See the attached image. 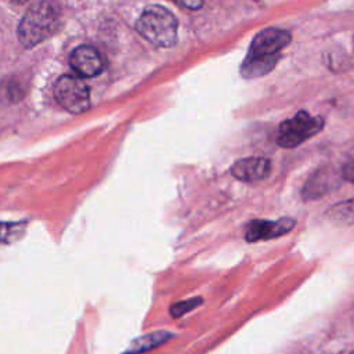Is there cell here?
Masks as SVG:
<instances>
[{
    "label": "cell",
    "instance_id": "15",
    "mask_svg": "<svg viewBox=\"0 0 354 354\" xmlns=\"http://www.w3.org/2000/svg\"><path fill=\"white\" fill-rule=\"evenodd\" d=\"M173 1L188 10H198L203 4V0H173Z\"/></svg>",
    "mask_w": 354,
    "mask_h": 354
},
{
    "label": "cell",
    "instance_id": "9",
    "mask_svg": "<svg viewBox=\"0 0 354 354\" xmlns=\"http://www.w3.org/2000/svg\"><path fill=\"white\" fill-rule=\"evenodd\" d=\"M340 176H343V173ZM340 176L333 169H322L315 171L306 183L303 188V196L306 199H315L325 195L340 184Z\"/></svg>",
    "mask_w": 354,
    "mask_h": 354
},
{
    "label": "cell",
    "instance_id": "5",
    "mask_svg": "<svg viewBox=\"0 0 354 354\" xmlns=\"http://www.w3.org/2000/svg\"><path fill=\"white\" fill-rule=\"evenodd\" d=\"M290 43V33L285 29L267 28L259 32L248 51L252 57H274Z\"/></svg>",
    "mask_w": 354,
    "mask_h": 354
},
{
    "label": "cell",
    "instance_id": "8",
    "mask_svg": "<svg viewBox=\"0 0 354 354\" xmlns=\"http://www.w3.org/2000/svg\"><path fill=\"white\" fill-rule=\"evenodd\" d=\"M270 170H271L270 160L260 156L239 159L231 167L232 176L246 183H254L266 178Z\"/></svg>",
    "mask_w": 354,
    "mask_h": 354
},
{
    "label": "cell",
    "instance_id": "14",
    "mask_svg": "<svg viewBox=\"0 0 354 354\" xmlns=\"http://www.w3.org/2000/svg\"><path fill=\"white\" fill-rule=\"evenodd\" d=\"M21 225L18 224H8V223H0V243L8 242L12 238L17 236V231Z\"/></svg>",
    "mask_w": 354,
    "mask_h": 354
},
{
    "label": "cell",
    "instance_id": "1",
    "mask_svg": "<svg viewBox=\"0 0 354 354\" xmlns=\"http://www.w3.org/2000/svg\"><path fill=\"white\" fill-rule=\"evenodd\" d=\"M59 26V12L50 1L33 4L18 26V39L26 48H32L48 39Z\"/></svg>",
    "mask_w": 354,
    "mask_h": 354
},
{
    "label": "cell",
    "instance_id": "3",
    "mask_svg": "<svg viewBox=\"0 0 354 354\" xmlns=\"http://www.w3.org/2000/svg\"><path fill=\"white\" fill-rule=\"evenodd\" d=\"M322 127L324 119L321 116H311L306 111H300L279 124L277 144L282 148H295L319 133Z\"/></svg>",
    "mask_w": 354,
    "mask_h": 354
},
{
    "label": "cell",
    "instance_id": "17",
    "mask_svg": "<svg viewBox=\"0 0 354 354\" xmlns=\"http://www.w3.org/2000/svg\"><path fill=\"white\" fill-rule=\"evenodd\" d=\"M14 3H19V4H22V3H26L28 0H12Z\"/></svg>",
    "mask_w": 354,
    "mask_h": 354
},
{
    "label": "cell",
    "instance_id": "10",
    "mask_svg": "<svg viewBox=\"0 0 354 354\" xmlns=\"http://www.w3.org/2000/svg\"><path fill=\"white\" fill-rule=\"evenodd\" d=\"M278 62V55L274 57H252L246 55V58L242 62L241 73L246 79L260 77L266 73H268Z\"/></svg>",
    "mask_w": 354,
    "mask_h": 354
},
{
    "label": "cell",
    "instance_id": "13",
    "mask_svg": "<svg viewBox=\"0 0 354 354\" xmlns=\"http://www.w3.org/2000/svg\"><path fill=\"white\" fill-rule=\"evenodd\" d=\"M201 304H202V297H194V299H188L184 301H178L170 307V314L177 318V317H181V315L189 313L191 310L196 308Z\"/></svg>",
    "mask_w": 354,
    "mask_h": 354
},
{
    "label": "cell",
    "instance_id": "12",
    "mask_svg": "<svg viewBox=\"0 0 354 354\" xmlns=\"http://www.w3.org/2000/svg\"><path fill=\"white\" fill-rule=\"evenodd\" d=\"M326 217L339 224H354V199L339 202L326 212Z\"/></svg>",
    "mask_w": 354,
    "mask_h": 354
},
{
    "label": "cell",
    "instance_id": "16",
    "mask_svg": "<svg viewBox=\"0 0 354 354\" xmlns=\"http://www.w3.org/2000/svg\"><path fill=\"white\" fill-rule=\"evenodd\" d=\"M343 177L346 178V180H348V181H351L353 184H354V160L353 162H350V163H347L346 166H344V169H343Z\"/></svg>",
    "mask_w": 354,
    "mask_h": 354
},
{
    "label": "cell",
    "instance_id": "2",
    "mask_svg": "<svg viewBox=\"0 0 354 354\" xmlns=\"http://www.w3.org/2000/svg\"><path fill=\"white\" fill-rule=\"evenodd\" d=\"M177 19L165 7L148 6L136 24L137 32L158 47H171L177 41Z\"/></svg>",
    "mask_w": 354,
    "mask_h": 354
},
{
    "label": "cell",
    "instance_id": "6",
    "mask_svg": "<svg viewBox=\"0 0 354 354\" xmlns=\"http://www.w3.org/2000/svg\"><path fill=\"white\" fill-rule=\"evenodd\" d=\"M293 227H295V220L290 217H282L275 221L253 220L245 228V239L248 242L272 239V238L285 235Z\"/></svg>",
    "mask_w": 354,
    "mask_h": 354
},
{
    "label": "cell",
    "instance_id": "18",
    "mask_svg": "<svg viewBox=\"0 0 354 354\" xmlns=\"http://www.w3.org/2000/svg\"><path fill=\"white\" fill-rule=\"evenodd\" d=\"M351 354H354V351H353V353H351Z\"/></svg>",
    "mask_w": 354,
    "mask_h": 354
},
{
    "label": "cell",
    "instance_id": "11",
    "mask_svg": "<svg viewBox=\"0 0 354 354\" xmlns=\"http://www.w3.org/2000/svg\"><path fill=\"white\" fill-rule=\"evenodd\" d=\"M171 335L165 332V330H158V332H153L151 335H145V336H141L138 339H136L130 348L126 351V354H137V353H141V351H147V350H151L159 344H162L163 342H166L167 339H170Z\"/></svg>",
    "mask_w": 354,
    "mask_h": 354
},
{
    "label": "cell",
    "instance_id": "4",
    "mask_svg": "<svg viewBox=\"0 0 354 354\" xmlns=\"http://www.w3.org/2000/svg\"><path fill=\"white\" fill-rule=\"evenodd\" d=\"M54 95L58 104L69 113L79 115L90 108L88 86L77 76H61L55 83Z\"/></svg>",
    "mask_w": 354,
    "mask_h": 354
},
{
    "label": "cell",
    "instance_id": "7",
    "mask_svg": "<svg viewBox=\"0 0 354 354\" xmlns=\"http://www.w3.org/2000/svg\"><path fill=\"white\" fill-rule=\"evenodd\" d=\"M104 58L100 51L91 46H79L71 54L72 69L83 77H93L102 72Z\"/></svg>",
    "mask_w": 354,
    "mask_h": 354
}]
</instances>
